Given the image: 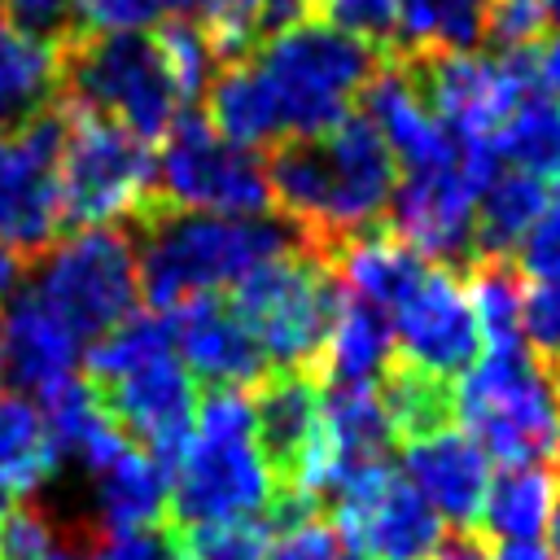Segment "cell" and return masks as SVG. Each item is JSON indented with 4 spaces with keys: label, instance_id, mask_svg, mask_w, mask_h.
<instances>
[{
    "label": "cell",
    "instance_id": "obj_1",
    "mask_svg": "<svg viewBox=\"0 0 560 560\" xmlns=\"http://www.w3.org/2000/svg\"><path fill=\"white\" fill-rule=\"evenodd\" d=\"M376 70L381 52L372 39L311 18L262 35L245 57L228 61L206 88V118L241 149H280L354 114Z\"/></svg>",
    "mask_w": 560,
    "mask_h": 560
},
{
    "label": "cell",
    "instance_id": "obj_2",
    "mask_svg": "<svg viewBox=\"0 0 560 560\" xmlns=\"http://www.w3.org/2000/svg\"><path fill=\"white\" fill-rule=\"evenodd\" d=\"M267 184L271 206L298 223V241L324 258L350 236L381 228L398 188V162L372 118L354 109L311 140L271 149Z\"/></svg>",
    "mask_w": 560,
    "mask_h": 560
},
{
    "label": "cell",
    "instance_id": "obj_3",
    "mask_svg": "<svg viewBox=\"0 0 560 560\" xmlns=\"http://www.w3.org/2000/svg\"><path fill=\"white\" fill-rule=\"evenodd\" d=\"M136 223V267L140 298L153 315H171L192 298H214L219 289H236L254 267L293 249L284 223L276 219H228L171 210L153 201Z\"/></svg>",
    "mask_w": 560,
    "mask_h": 560
},
{
    "label": "cell",
    "instance_id": "obj_4",
    "mask_svg": "<svg viewBox=\"0 0 560 560\" xmlns=\"http://www.w3.org/2000/svg\"><path fill=\"white\" fill-rule=\"evenodd\" d=\"M171 516L192 525L254 521L271 512L276 481L254 446L249 389H206L197 398L192 433L171 464Z\"/></svg>",
    "mask_w": 560,
    "mask_h": 560
},
{
    "label": "cell",
    "instance_id": "obj_5",
    "mask_svg": "<svg viewBox=\"0 0 560 560\" xmlns=\"http://www.w3.org/2000/svg\"><path fill=\"white\" fill-rule=\"evenodd\" d=\"M459 429L503 468L560 455V381L525 346H490L455 381Z\"/></svg>",
    "mask_w": 560,
    "mask_h": 560
},
{
    "label": "cell",
    "instance_id": "obj_6",
    "mask_svg": "<svg viewBox=\"0 0 560 560\" xmlns=\"http://www.w3.org/2000/svg\"><path fill=\"white\" fill-rule=\"evenodd\" d=\"M70 105L127 127L140 140H162L184 114L188 92L158 31L83 35L61 61Z\"/></svg>",
    "mask_w": 560,
    "mask_h": 560
},
{
    "label": "cell",
    "instance_id": "obj_7",
    "mask_svg": "<svg viewBox=\"0 0 560 560\" xmlns=\"http://www.w3.org/2000/svg\"><path fill=\"white\" fill-rule=\"evenodd\" d=\"M271 372H315L324 337L341 306L332 267L302 241L254 267L228 298Z\"/></svg>",
    "mask_w": 560,
    "mask_h": 560
},
{
    "label": "cell",
    "instance_id": "obj_8",
    "mask_svg": "<svg viewBox=\"0 0 560 560\" xmlns=\"http://www.w3.org/2000/svg\"><path fill=\"white\" fill-rule=\"evenodd\" d=\"M57 188H61V223L74 232L114 228L118 219H140L158 201L149 140L131 136L127 127L101 114L70 105Z\"/></svg>",
    "mask_w": 560,
    "mask_h": 560
},
{
    "label": "cell",
    "instance_id": "obj_9",
    "mask_svg": "<svg viewBox=\"0 0 560 560\" xmlns=\"http://www.w3.org/2000/svg\"><path fill=\"white\" fill-rule=\"evenodd\" d=\"M35 262L39 267L31 289L79 341H96L136 315L140 267L136 245L122 228H79L70 236H57L52 249Z\"/></svg>",
    "mask_w": 560,
    "mask_h": 560
},
{
    "label": "cell",
    "instance_id": "obj_10",
    "mask_svg": "<svg viewBox=\"0 0 560 560\" xmlns=\"http://www.w3.org/2000/svg\"><path fill=\"white\" fill-rule=\"evenodd\" d=\"M153 192L171 210L262 219L271 210L267 162L254 149L232 144L201 114H184L153 158Z\"/></svg>",
    "mask_w": 560,
    "mask_h": 560
},
{
    "label": "cell",
    "instance_id": "obj_11",
    "mask_svg": "<svg viewBox=\"0 0 560 560\" xmlns=\"http://www.w3.org/2000/svg\"><path fill=\"white\" fill-rule=\"evenodd\" d=\"M433 118L464 144H490L516 101L538 88L534 48L525 52H429L407 61Z\"/></svg>",
    "mask_w": 560,
    "mask_h": 560
},
{
    "label": "cell",
    "instance_id": "obj_12",
    "mask_svg": "<svg viewBox=\"0 0 560 560\" xmlns=\"http://www.w3.org/2000/svg\"><path fill=\"white\" fill-rule=\"evenodd\" d=\"M494 166L499 162L486 144H464L451 162L407 171L389 201L394 210L389 232L433 267H446L451 258L468 262L477 232V197L494 175Z\"/></svg>",
    "mask_w": 560,
    "mask_h": 560
},
{
    "label": "cell",
    "instance_id": "obj_13",
    "mask_svg": "<svg viewBox=\"0 0 560 560\" xmlns=\"http://www.w3.org/2000/svg\"><path fill=\"white\" fill-rule=\"evenodd\" d=\"M66 144V109H44L18 131H0V245L31 267L61 236L57 162Z\"/></svg>",
    "mask_w": 560,
    "mask_h": 560
},
{
    "label": "cell",
    "instance_id": "obj_14",
    "mask_svg": "<svg viewBox=\"0 0 560 560\" xmlns=\"http://www.w3.org/2000/svg\"><path fill=\"white\" fill-rule=\"evenodd\" d=\"M324 512L363 560H424L442 538V516L389 464L337 486Z\"/></svg>",
    "mask_w": 560,
    "mask_h": 560
},
{
    "label": "cell",
    "instance_id": "obj_15",
    "mask_svg": "<svg viewBox=\"0 0 560 560\" xmlns=\"http://www.w3.org/2000/svg\"><path fill=\"white\" fill-rule=\"evenodd\" d=\"M389 324H394V359L433 372L442 381L464 376L486 350L464 280L451 276L446 267H429V276L394 306Z\"/></svg>",
    "mask_w": 560,
    "mask_h": 560
},
{
    "label": "cell",
    "instance_id": "obj_16",
    "mask_svg": "<svg viewBox=\"0 0 560 560\" xmlns=\"http://www.w3.org/2000/svg\"><path fill=\"white\" fill-rule=\"evenodd\" d=\"M192 385L197 381L184 372L179 354H166L158 363H144V368H136L109 385H92V389H96L105 416L171 472L175 455L184 451V442L192 433V416H197Z\"/></svg>",
    "mask_w": 560,
    "mask_h": 560
},
{
    "label": "cell",
    "instance_id": "obj_17",
    "mask_svg": "<svg viewBox=\"0 0 560 560\" xmlns=\"http://www.w3.org/2000/svg\"><path fill=\"white\" fill-rule=\"evenodd\" d=\"M175 332V354L192 381L206 389H249L271 368L241 324V315L228 306V298H192L179 311L166 315Z\"/></svg>",
    "mask_w": 560,
    "mask_h": 560
},
{
    "label": "cell",
    "instance_id": "obj_18",
    "mask_svg": "<svg viewBox=\"0 0 560 560\" xmlns=\"http://www.w3.org/2000/svg\"><path fill=\"white\" fill-rule=\"evenodd\" d=\"M402 468H407V486L442 521H451L455 529H477L490 490V459L459 424L402 442Z\"/></svg>",
    "mask_w": 560,
    "mask_h": 560
},
{
    "label": "cell",
    "instance_id": "obj_19",
    "mask_svg": "<svg viewBox=\"0 0 560 560\" xmlns=\"http://www.w3.org/2000/svg\"><path fill=\"white\" fill-rule=\"evenodd\" d=\"M0 346L13 389H31V394L74 376L79 363V337L52 315V306L35 289H22L4 302Z\"/></svg>",
    "mask_w": 560,
    "mask_h": 560
},
{
    "label": "cell",
    "instance_id": "obj_20",
    "mask_svg": "<svg viewBox=\"0 0 560 560\" xmlns=\"http://www.w3.org/2000/svg\"><path fill=\"white\" fill-rule=\"evenodd\" d=\"M394 363V324L372 302H359L341 289L337 319L324 337V350L315 359L319 389H363L376 385Z\"/></svg>",
    "mask_w": 560,
    "mask_h": 560
},
{
    "label": "cell",
    "instance_id": "obj_21",
    "mask_svg": "<svg viewBox=\"0 0 560 560\" xmlns=\"http://www.w3.org/2000/svg\"><path fill=\"white\" fill-rule=\"evenodd\" d=\"M324 262L332 267L337 284L359 298V302H372L376 311L394 315V306L429 276L433 262H424L407 241H398L389 228H376V232H363V236H350L346 245H337L332 254H324Z\"/></svg>",
    "mask_w": 560,
    "mask_h": 560
},
{
    "label": "cell",
    "instance_id": "obj_22",
    "mask_svg": "<svg viewBox=\"0 0 560 560\" xmlns=\"http://www.w3.org/2000/svg\"><path fill=\"white\" fill-rule=\"evenodd\" d=\"M61 88V57L48 39L13 26L0 13V131H18L44 109Z\"/></svg>",
    "mask_w": 560,
    "mask_h": 560
},
{
    "label": "cell",
    "instance_id": "obj_23",
    "mask_svg": "<svg viewBox=\"0 0 560 560\" xmlns=\"http://www.w3.org/2000/svg\"><path fill=\"white\" fill-rule=\"evenodd\" d=\"M556 494H560V472L556 468H547V464L503 468L499 477H490L477 529L490 542L494 538L499 542H534L538 534H547Z\"/></svg>",
    "mask_w": 560,
    "mask_h": 560
},
{
    "label": "cell",
    "instance_id": "obj_24",
    "mask_svg": "<svg viewBox=\"0 0 560 560\" xmlns=\"http://www.w3.org/2000/svg\"><path fill=\"white\" fill-rule=\"evenodd\" d=\"M92 477H96V499H101L105 534H127V529L162 525V512L171 508V477H166V468L149 451L127 446L114 464H105Z\"/></svg>",
    "mask_w": 560,
    "mask_h": 560
},
{
    "label": "cell",
    "instance_id": "obj_25",
    "mask_svg": "<svg viewBox=\"0 0 560 560\" xmlns=\"http://www.w3.org/2000/svg\"><path fill=\"white\" fill-rule=\"evenodd\" d=\"M547 192L551 188L542 179L512 171V166H494V175L486 179V188L477 197L472 258H512L516 245L525 241V232L534 228V219L542 214Z\"/></svg>",
    "mask_w": 560,
    "mask_h": 560
},
{
    "label": "cell",
    "instance_id": "obj_26",
    "mask_svg": "<svg viewBox=\"0 0 560 560\" xmlns=\"http://www.w3.org/2000/svg\"><path fill=\"white\" fill-rule=\"evenodd\" d=\"M486 149L499 166L525 171L542 184H560V101L542 83L529 88Z\"/></svg>",
    "mask_w": 560,
    "mask_h": 560
},
{
    "label": "cell",
    "instance_id": "obj_27",
    "mask_svg": "<svg viewBox=\"0 0 560 560\" xmlns=\"http://www.w3.org/2000/svg\"><path fill=\"white\" fill-rule=\"evenodd\" d=\"M490 0H394L389 44L402 57L464 52L486 35Z\"/></svg>",
    "mask_w": 560,
    "mask_h": 560
},
{
    "label": "cell",
    "instance_id": "obj_28",
    "mask_svg": "<svg viewBox=\"0 0 560 560\" xmlns=\"http://www.w3.org/2000/svg\"><path fill=\"white\" fill-rule=\"evenodd\" d=\"M57 459L61 451L52 446L39 407L26 394L0 389V494L9 503L26 499L52 477Z\"/></svg>",
    "mask_w": 560,
    "mask_h": 560
},
{
    "label": "cell",
    "instance_id": "obj_29",
    "mask_svg": "<svg viewBox=\"0 0 560 560\" xmlns=\"http://www.w3.org/2000/svg\"><path fill=\"white\" fill-rule=\"evenodd\" d=\"M464 293L472 319L481 328V346H521V306H525V276L512 258H472L464 262Z\"/></svg>",
    "mask_w": 560,
    "mask_h": 560
},
{
    "label": "cell",
    "instance_id": "obj_30",
    "mask_svg": "<svg viewBox=\"0 0 560 560\" xmlns=\"http://www.w3.org/2000/svg\"><path fill=\"white\" fill-rule=\"evenodd\" d=\"M175 354V332H171V319L166 315H131L122 319L118 328H109L105 337H96L88 346V381L92 385H109L144 363H158Z\"/></svg>",
    "mask_w": 560,
    "mask_h": 560
},
{
    "label": "cell",
    "instance_id": "obj_31",
    "mask_svg": "<svg viewBox=\"0 0 560 560\" xmlns=\"http://www.w3.org/2000/svg\"><path fill=\"white\" fill-rule=\"evenodd\" d=\"M175 18L197 26L214 57H245L262 39V0H175Z\"/></svg>",
    "mask_w": 560,
    "mask_h": 560
},
{
    "label": "cell",
    "instance_id": "obj_32",
    "mask_svg": "<svg viewBox=\"0 0 560 560\" xmlns=\"http://www.w3.org/2000/svg\"><path fill=\"white\" fill-rule=\"evenodd\" d=\"M188 560H267L271 529L262 521H219L179 529Z\"/></svg>",
    "mask_w": 560,
    "mask_h": 560
},
{
    "label": "cell",
    "instance_id": "obj_33",
    "mask_svg": "<svg viewBox=\"0 0 560 560\" xmlns=\"http://www.w3.org/2000/svg\"><path fill=\"white\" fill-rule=\"evenodd\" d=\"M521 346L551 372H560V280H538L525 289Z\"/></svg>",
    "mask_w": 560,
    "mask_h": 560
},
{
    "label": "cell",
    "instance_id": "obj_34",
    "mask_svg": "<svg viewBox=\"0 0 560 560\" xmlns=\"http://www.w3.org/2000/svg\"><path fill=\"white\" fill-rule=\"evenodd\" d=\"M162 22H175V0H74V26L92 35L158 31Z\"/></svg>",
    "mask_w": 560,
    "mask_h": 560
},
{
    "label": "cell",
    "instance_id": "obj_35",
    "mask_svg": "<svg viewBox=\"0 0 560 560\" xmlns=\"http://www.w3.org/2000/svg\"><path fill=\"white\" fill-rule=\"evenodd\" d=\"M551 31L556 26H551V13H547V0H490L486 35L499 44V52L538 48Z\"/></svg>",
    "mask_w": 560,
    "mask_h": 560
},
{
    "label": "cell",
    "instance_id": "obj_36",
    "mask_svg": "<svg viewBox=\"0 0 560 560\" xmlns=\"http://www.w3.org/2000/svg\"><path fill=\"white\" fill-rule=\"evenodd\" d=\"M512 262L529 280H560V184L547 192V206L516 245Z\"/></svg>",
    "mask_w": 560,
    "mask_h": 560
},
{
    "label": "cell",
    "instance_id": "obj_37",
    "mask_svg": "<svg viewBox=\"0 0 560 560\" xmlns=\"http://www.w3.org/2000/svg\"><path fill=\"white\" fill-rule=\"evenodd\" d=\"M52 547V525L44 512L31 503H13L0 512V560H48Z\"/></svg>",
    "mask_w": 560,
    "mask_h": 560
},
{
    "label": "cell",
    "instance_id": "obj_38",
    "mask_svg": "<svg viewBox=\"0 0 560 560\" xmlns=\"http://www.w3.org/2000/svg\"><path fill=\"white\" fill-rule=\"evenodd\" d=\"M267 560H341V538L332 534V525H324L315 516V521L271 534Z\"/></svg>",
    "mask_w": 560,
    "mask_h": 560
},
{
    "label": "cell",
    "instance_id": "obj_39",
    "mask_svg": "<svg viewBox=\"0 0 560 560\" xmlns=\"http://www.w3.org/2000/svg\"><path fill=\"white\" fill-rule=\"evenodd\" d=\"M105 560H188V556H184V538H179V529L144 525V529L109 534Z\"/></svg>",
    "mask_w": 560,
    "mask_h": 560
},
{
    "label": "cell",
    "instance_id": "obj_40",
    "mask_svg": "<svg viewBox=\"0 0 560 560\" xmlns=\"http://www.w3.org/2000/svg\"><path fill=\"white\" fill-rule=\"evenodd\" d=\"M4 18L39 39H57L66 31H74V0H0Z\"/></svg>",
    "mask_w": 560,
    "mask_h": 560
},
{
    "label": "cell",
    "instance_id": "obj_41",
    "mask_svg": "<svg viewBox=\"0 0 560 560\" xmlns=\"http://www.w3.org/2000/svg\"><path fill=\"white\" fill-rule=\"evenodd\" d=\"M328 22L363 35V39H389V22H394V0H324Z\"/></svg>",
    "mask_w": 560,
    "mask_h": 560
},
{
    "label": "cell",
    "instance_id": "obj_42",
    "mask_svg": "<svg viewBox=\"0 0 560 560\" xmlns=\"http://www.w3.org/2000/svg\"><path fill=\"white\" fill-rule=\"evenodd\" d=\"M490 538L481 529H451L438 538V547L424 560H490Z\"/></svg>",
    "mask_w": 560,
    "mask_h": 560
},
{
    "label": "cell",
    "instance_id": "obj_43",
    "mask_svg": "<svg viewBox=\"0 0 560 560\" xmlns=\"http://www.w3.org/2000/svg\"><path fill=\"white\" fill-rule=\"evenodd\" d=\"M319 9H324V0H262V35L311 22V18H319Z\"/></svg>",
    "mask_w": 560,
    "mask_h": 560
},
{
    "label": "cell",
    "instance_id": "obj_44",
    "mask_svg": "<svg viewBox=\"0 0 560 560\" xmlns=\"http://www.w3.org/2000/svg\"><path fill=\"white\" fill-rule=\"evenodd\" d=\"M534 61H538V79H542V88L560 101V31H551V35L534 48Z\"/></svg>",
    "mask_w": 560,
    "mask_h": 560
},
{
    "label": "cell",
    "instance_id": "obj_45",
    "mask_svg": "<svg viewBox=\"0 0 560 560\" xmlns=\"http://www.w3.org/2000/svg\"><path fill=\"white\" fill-rule=\"evenodd\" d=\"M26 258L18 254V249H9V245H0V302H9L13 293H18V284H22V276H26Z\"/></svg>",
    "mask_w": 560,
    "mask_h": 560
},
{
    "label": "cell",
    "instance_id": "obj_46",
    "mask_svg": "<svg viewBox=\"0 0 560 560\" xmlns=\"http://www.w3.org/2000/svg\"><path fill=\"white\" fill-rule=\"evenodd\" d=\"M490 560H551V556L538 542H503L499 551H490Z\"/></svg>",
    "mask_w": 560,
    "mask_h": 560
},
{
    "label": "cell",
    "instance_id": "obj_47",
    "mask_svg": "<svg viewBox=\"0 0 560 560\" xmlns=\"http://www.w3.org/2000/svg\"><path fill=\"white\" fill-rule=\"evenodd\" d=\"M547 556L560 560V494H556V508H551V521H547Z\"/></svg>",
    "mask_w": 560,
    "mask_h": 560
},
{
    "label": "cell",
    "instance_id": "obj_48",
    "mask_svg": "<svg viewBox=\"0 0 560 560\" xmlns=\"http://www.w3.org/2000/svg\"><path fill=\"white\" fill-rule=\"evenodd\" d=\"M48 560H83V556H79V551H70V547H57Z\"/></svg>",
    "mask_w": 560,
    "mask_h": 560
},
{
    "label": "cell",
    "instance_id": "obj_49",
    "mask_svg": "<svg viewBox=\"0 0 560 560\" xmlns=\"http://www.w3.org/2000/svg\"><path fill=\"white\" fill-rule=\"evenodd\" d=\"M0 372H4V346H0Z\"/></svg>",
    "mask_w": 560,
    "mask_h": 560
},
{
    "label": "cell",
    "instance_id": "obj_50",
    "mask_svg": "<svg viewBox=\"0 0 560 560\" xmlns=\"http://www.w3.org/2000/svg\"><path fill=\"white\" fill-rule=\"evenodd\" d=\"M556 472H560V455H556Z\"/></svg>",
    "mask_w": 560,
    "mask_h": 560
},
{
    "label": "cell",
    "instance_id": "obj_51",
    "mask_svg": "<svg viewBox=\"0 0 560 560\" xmlns=\"http://www.w3.org/2000/svg\"><path fill=\"white\" fill-rule=\"evenodd\" d=\"M354 560H363V556H354Z\"/></svg>",
    "mask_w": 560,
    "mask_h": 560
},
{
    "label": "cell",
    "instance_id": "obj_52",
    "mask_svg": "<svg viewBox=\"0 0 560 560\" xmlns=\"http://www.w3.org/2000/svg\"><path fill=\"white\" fill-rule=\"evenodd\" d=\"M556 381H560V372H556Z\"/></svg>",
    "mask_w": 560,
    "mask_h": 560
}]
</instances>
